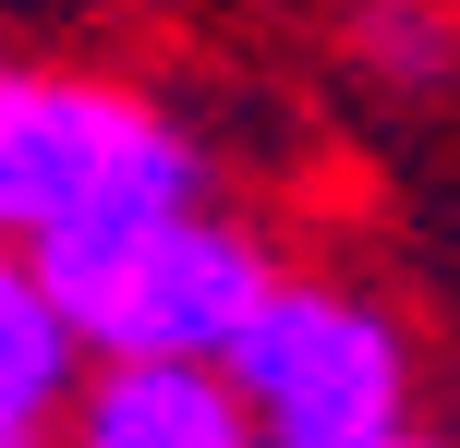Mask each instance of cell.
I'll return each mask as SVG.
<instances>
[{
    "label": "cell",
    "mask_w": 460,
    "mask_h": 448,
    "mask_svg": "<svg viewBox=\"0 0 460 448\" xmlns=\"http://www.w3.org/2000/svg\"><path fill=\"white\" fill-rule=\"evenodd\" d=\"M207 145L134 85L0 61V242L61 255L97 231H146L170 206H207Z\"/></svg>",
    "instance_id": "1"
},
{
    "label": "cell",
    "mask_w": 460,
    "mask_h": 448,
    "mask_svg": "<svg viewBox=\"0 0 460 448\" xmlns=\"http://www.w3.org/2000/svg\"><path fill=\"white\" fill-rule=\"evenodd\" d=\"M24 267L73 315L85 364H218L243 339V315L267 303V279H279L267 231H243L218 194L146 218V231H97V242H61V255H24Z\"/></svg>",
    "instance_id": "2"
},
{
    "label": "cell",
    "mask_w": 460,
    "mask_h": 448,
    "mask_svg": "<svg viewBox=\"0 0 460 448\" xmlns=\"http://www.w3.org/2000/svg\"><path fill=\"white\" fill-rule=\"evenodd\" d=\"M218 388L243 400L254 448H388L412 425V339L364 291L279 267L243 339L218 352Z\"/></svg>",
    "instance_id": "3"
},
{
    "label": "cell",
    "mask_w": 460,
    "mask_h": 448,
    "mask_svg": "<svg viewBox=\"0 0 460 448\" xmlns=\"http://www.w3.org/2000/svg\"><path fill=\"white\" fill-rule=\"evenodd\" d=\"M49 448H254L218 364H85Z\"/></svg>",
    "instance_id": "4"
},
{
    "label": "cell",
    "mask_w": 460,
    "mask_h": 448,
    "mask_svg": "<svg viewBox=\"0 0 460 448\" xmlns=\"http://www.w3.org/2000/svg\"><path fill=\"white\" fill-rule=\"evenodd\" d=\"M73 388H85V339L49 303V279L0 242V448H37L73 412Z\"/></svg>",
    "instance_id": "5"
},
{
    "label": "cell",
    "mask_w": 460,
    "mask_h": 448,
    "mask_svg": "<svg viewBox=\"0 0 460 448\" xmlns=\"http://www.w3.org/2000/svg\"><path fill=\"white\" fill-rule=\"evenodd\" d=\"M351 48H364L376 85H412V97L460 73V37H448L437 0H364V13H351Z\"/></svg>",
    "instance_id": "6"
},
{
    "label": "cell",
    "mask_w": 460,
    "mask_h": 448,
    "mask_svg": "<svg viewBox=\"0 0 460 448\" xmlns=\"http://www.w3.org/2000/svg\"><path fill=\"white\" fill-rule=\"evenodd\" d=\"M388 448H448V436H424V425H400V436H388Z\"/></svg>",
    "instance_id": "7"
}]
</instances>
